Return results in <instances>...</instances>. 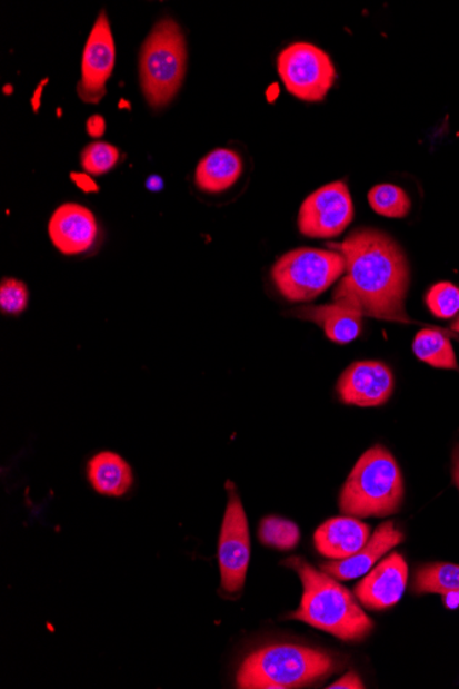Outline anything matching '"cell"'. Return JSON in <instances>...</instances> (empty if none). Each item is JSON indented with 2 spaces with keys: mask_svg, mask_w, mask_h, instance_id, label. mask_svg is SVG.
I'll return each instance as SVG.
<instances>
[{
  "mask_svg": "<svg viewBox=\"0 0 459 689\" xmlns=\"http://www.w3.org/2000/svg\"><path fill=\"white\" fill-rule=\"evenodd\" d=\"M27 285L16 278H4L0 285V308L4 314L17 315L28 306Z\"/></svg>",
  "mask_w": 459,
  "mask_h": 689,
  "instance_id": "25",
  "label": "cell"
},
{
  "mask_svg": "<svg viewBox=\"0 0 459 689\" xmlns=\"http://www.w3.org/2000/svg\"><path fill=\"white\" fill-rule=\"evenodd\" d=\"M405 483L397 460L377 445L360 455L340 493V510L357 518L393 515L402 506Z\"/></svg>",
  "mask_w": 459,
  "mask_h": 689,
  "instance_id": "3",
  "label": "cell"
},
{
  "mask_svg": "<svg viewBox=\"0 0 459 689\" xmlns=\"http://www.w3.org/2000/svg\"><path fill=\"white\" fill-rule=\"evenodd\" d=\"M242 174L241 157L231 149H214L199 163L194 180L197 188L207 193H222L231 188Z\"/></svg>",
  "mask_w": 459,
  "mask_h": 689,
  "instance_id": "17",
  "label": "cell"
},
{
  "mask_svg": "<svg viewBox=\"0 0 459 689\" xmlns=\"http://www.w3.org/2000/svg\"><path fill=\"white\" fill-rule=\"evenodd\" d=\"M353 219V203L348 186L342 180L322 186L311 193L299 213V230L310 238L340 236Z\"/></svg>",
  "mask_w": 459,
  "mask_h": 689,
  "instance_id": "9",
  "label": "cell"
},
{
  "mask_svg": "<svg viewBox=\"0 0 459 689\" xmlns=\"http://www.w3.org/2000/svg\"><path fill=\"white\" fill-rule=\"evenodd\" d=\"M369 204L375 213L387 216V218H405L411 209L408 193L391 184L375 186L369 191Z\"/></svg>",
  "mask_w": 459,
  "mask_h": 689,
  "instance_id": "21",
  "label": "cell"
},
{
  "mask_svg": "<svg viewBox=\"0 0 459 689\" xmlns=\"http://www.w3.org/2000/svg\"><path fill=\"white\" fill-rule=\"evenodd\" d=\"M346 259L337 250L299 248L281 256L272 266L277 289L289 302L316 299L346 272Z\"/></svg>",
  "mask_w": 459,
  "mask_h": 689,
  "instance_id": "6",
  "label": "cell"
},
{
  "mask_svg": "<svg viewBox=\"0 0 459 689\" xmlns=\"http://www.w3.org/2000/svg\"><path fill=\"white\" fill-rule=\"evenodd\" d=\"M427 306L435 317L449 319L459 312V288L451 283L435 284L426 296Z\"/></svg>",
  "mask_w": 459,
  "mask_h": 689,
  "instance_id": "23",
  "label": "cell"
},
{
  "mask_svg": "<svg viewBox=\"0 0 459 689\" xmlns=\"http://www.w3.org/2000/svg\"><path fill=\"white\" fill-rule=\"evenodd\" d=\"M90 483L98 493L121 498L131 489L133 476L131 466L121 455L112 452L98 453L90 460Z\"/></svg>",
  "mask_w": 459,
  "mask_h": 689,
  "instance_id": "18",
  "label": "cell"
},
{
  "mask_svg": "<svg viewBox=\"0 0 459 689\" xmlns=\"http://www.w3.org/2000/svg\"><path fill=\"white\" fill-rule=\"evenodd\" d=\"M452 479L459 490V443L452 451Z\"/></svg>",
  "mask_w": 459,
  "mask_h": 689,
  "instance_id": "30",
  "label": "cell"
},
{
  "mask_svg": "<svg viewBox=\"0 0 459 689\" xmlns=\"http://www.w3.org/2000/svg\"><path fill=\"white\" fill-rule=\"evenodd\" d=\"M412 592L417 594L459 592V565L451 563L422 565L416 572Z\"/></svg>",
  "mask_w": 459,
  "mask_h": 689,
  "instance_id": "20",
  "label": "cell"
},
{
  "mask_svg": "<svg viewBox=\"0 0 459 689\" xmlns=\"http://www.w3.org/2000/svg\"><path fill=\"white\" fill-rule=\"evenodd\" d=\"M416 357L438 370H458V362L451 342L443 333L435 329H422L412 342Z\"/></svg>",
  "mask_w": 459,
  "mask_h": 689,
  "instance_id": "19",
  "label": "cell"
},
{
  "mask_svg": "<svg viewBox=\"0 0 459 689\" xmlns=\"http://www.w3.org/2000/svg\"><path fill=\"white\" fill-rule=\"evenodd\" d=\"M285 564L298 571L303 583L299 610L290 618L311 624L342 641H362L368 638L375 628L373 621L336 578L313 569L300 558H290Z\"/></svg>",
  "mask_w": 459,
  "mask_h": 689,
  "instance_id": "2",
  "label": "cell"
},
{
  "mask_svg": "<svg viewBox=\"0 0 459 689\" xmlns=\"http://www.w3.org/2000/svg\"><path fill=\"white\" fill-rule=\"evenodd\" d=\"M370 539L368 524L353 518H335L319 525L313 542L319 553L332 560L352 557Z\"/></svg>",
  "mask_w": 459,
  "mask_h": 689,
  "instance_id": "15",
  "label": "cell"
},
{
  "mask_svg": "<svg viewBox=\"0 0 459 689\" xmlns=\"http://www.w3.org/2000/svg\"><path fill=\"white\" fill-rule=\"evenodd\" d=\"M229 501L226 508L222 530L219 539V565L222 588L228 593L240 592L246 583L249 560H251V540L246 510L235 483H226Z\"/></svg>",
  "mask_w": 459,
  "mask_h": 689,
  "instance_id": "8",
  "label": "cell"
},
{
  "mask_svg": "<svg viewBox=\"0 0 459 689\" xmlns=\"http://www.w3.org/2000/svg\"><path fill=\"white\" fill-rule=\"evenodd\" d=\"M119 150L113 145L94 142L87 146L81 154V167L90 175H103L119 161Z\"/></svg>",
  "mask_w": 459,
  "mask_h": 689,
  "instance_id": "24",
  "label": "cell"
},
{
  "mask_svg": "<svg viewBox=\"0 0 459 689\" xmlns=\"http://www.w3.org/2000/svg\"><path fill=\"white\" fill-rule=\"evenodd\" d=\"M52 245L63 255H80L94 245L98 224L94 214L80 204L58 207L49 222Z\"/></svg>",
  "mask_w": 459,
  "mask_h": 689,
  "instance_id": "13",
  "label": "cell"
},
{
  "mask_svg": "<svg viewBox=\"0 0 459 689\" xmlns=\"http://www.w3.org/2000/svg\"><path fill=\"white\" fill-rule=\"evenodd\" d=\"M259 540L265 545L289 551L298 547L300 540V531L293 522L287 521L277 516L263 519L259 528Z\"/></svg>",
  "mask_w": 459,
  "mask_h": 689,
  "instance_id": "22",
  "label": "cell"
},
{
  "mask_svg": "<svg viewBox=\"0 0 459 689\" xmlns=\"http://www.w3.org/2000/svg\"><path fill=\"white\" fill-rule=\"evenodd\" d=\"M161 179L159 178H150L148 183V188L152 190H159L161 188Z\"/></svg>",
  "mask_w": 459,
  "mask_h": 689,
  "instance_id": "31",
  "label": "cell"
},
{
  "mask_svg": "<svg viewBox=\"0 0 459 689\" xmlns=\"http://www.w3.org/2000/svg\"><path fill=\"white\" fill-rule=\"evenodd\" d=\"M391 370L382 362L362 361L348 366L337 383V394L347 405L373 407L387 404L393 393Z\"/></svg>",
  "mask_w": 459,
  "mask_h": 689,
  "instance_id": "11",
  "label": "cell"
},
{
  "mask_svg": "<svg viewBox=\"0 0 459 689\" xmlns=\"http://www.w3.org/2000/svg\"><path fill=\"white\" fill-rule=\"evenodd\" d=\"M277 67L290 95L306 102L323 101L337 78L327 52L310 43L288 46L278 56Z\"/></svg>",
  "mask_w": 459,
  "mask_h": 689,
  "instance_id": "7",
  "label": "cell"
},
{
  "mask_svg": "<svg viewBox=\"0 0 459 689\" xmlns=\"http://www.w3.org/2000/svg\"><path fill=\"white\" fill-rule=\"evenodd\" d=\"M86 128L90 137L100 138L103 136L104 130H107V121H104L102 116L94 115L87 121Z\"/></svg>",
  "mask_w": 459,
  "mask_h": 689,
  "instance_id": "28",
  "label": "cell"
},
{
  "mask_svg": "<svg viewBox=\"0 0 459 689\" xmlns=\"http://www.w3.org/2000/svg\"><path fill=\"white\" fill-rule=\"evenodd\" d=\"M295 317L321 326L325 335L336 344H348L362 332L363 314L356 307L333 302L323 306L300 307L292 312Z\"/></svg>",
  "mask_w": 459,
  "mask_h": 689,
  "instance_id": "16",
  "label": "cell"
},
{
  "mask_svg": "<svg viewBox=\"0 0 459 689\" xmlns=\"http://www.w3.org/2000/svg\"><path fill=\"white\" fill-rule=\"evenodd\" d=\"M71 178L73 180V184L77 185L79 189L86 193H94L100 189L98 188V185L94 183V180H92V178L90 177V174L72 173Z\"/></svg>",
  "mask_w": 459,
  "mask_h": 689,
  "instance_id": "27",
  "label": "cell"
},
{
  "mask_svg": "<svg viewBox=\"0 0 459 689\" xmlns=\"http://www.w3.org/2000/svg\"><path fill=\"white\" fill-rule=\"evenodd\" d=\"M116 48L112 28L107 14L101 13L91 29L81 60V79L78 95L86 104H98L107 92V83L113 73Z\"/></svg>",
  "mask_w": 459,
  "mask_h": 689,
  "instance_id": "10",
  "label": "cell"
},
{
  "mask_svg": "<svg viewBox=\"0 0 459 689\" xmlns=\"http://www.w3.org/2000/svg\"><path fill=\"white\" fill-rule=\"evenodd\" d=\"M403 540L402 531L393 522L382 523L359 552L347 559L323 563L321 569L337 581L356 580V578L368 574L383 554L398 547Z\"/></svg>",
  "mask_w": 459,
  "mask_h": 689,
  "instance_id": "14",
  "label": "cell"
},
{
  "mask_svg": "<svg viewBox=\"0 0 459 689\" xmlns=\"http://www.w3.org/2000/svg\"><path fill=\"white\" fill-rule=\"evenodd\" d=\"M443 596L445 606L449 610H456L459 607V592H449Z\"/></svg>",
  "mask_w": 459,
  "mask_h": 689,
  "instance_id": "29",
  "label": "cell"
},
{
  "mask_svg": "<svg viewBox=\"0 0 459 689\" xmlns=\"http://www.w3.org/2000/svg\"><path fill=\"white\" fill-rule=\"evenodd\" d=\"M186 73V42L171 19L157 22L142 46L139 78L150 107L170 104L182 86Z\"/></svg>",
  "mask_w": 459,
  "mask_h": 689,
  "instance_id": "5",
  "label": "cell"
},
{
  "mask_svg": "<svg viewBox=\"0 0 459 689\" xmlns=\"http://www.w3.org/2000/svg\"><path fill=\"white\" fill-rule=\"evenodd\" d=\"M335 670L336 662L329 653L310 647L276 644L255 651L242 662L237 685L242 689L301 688Z\"/></svg>",
  "mask_w": 459,
  "mask_h": 689,
  "instance_id": "4",
  "label": "cell"
},
{
  "mask_svg": "<svg viewBox=\"0 0 459 689\" xmlns=\"http://www.w3.org/2000/svg\"><path fill=\"white\" fill-rule=\"evenodd\" d=\"M329 247L345 256L347 265L333 302L356 307L363 317L409 323L405 307L409 263L397 242L387 233L363 227Z\"/></svg>",
  "mask_w": 459,
  "mask_h": 689,
  "instance_id": "1",
  "label": "cell"
},
{
  "mask_svg": "<svg viewBox=\"0 0 459 689\" xmlns=\"http://www.w3.org/2000/svg\"><path fill=\"white\" fill-rule=\"evenodd\" d=\"M408 578V563L402 554H389L358 583L357 599L369 610L391 609L402 599Z\"/></svg>",
  "mask_w": 459,
  "mask_h": 689,
  "instance_id": "12",
  "label": "cell"
},
{
  "mask_svg": "<svg viewBox=\"0 0 459 689\" xmlns=\"http://www.w3.org/2000/svg\"><path fill=\"white\" fill-rule=\"evenodd\" d=\"M452 331L458 332L459 333V318L456 321L455 324H452L451 326Z\"/></svg>",
  "mask_w": 459,
  "mask_h": 689,
  "instance_id": "32",
  "label": "cell"
},
{
  "mask_svg": "<svg viewBox=\"0 0 459 689\" xmlns=\"http://www.w3.org/2000/svg\"><path fill=\"white\" fill-rule=\"evenodd\" d=\"M329 689H362L365 688L362 680L359 679L357 673H347L345 677H341L340 680L333 682L328 687Z\"/></svg>",
  "mask_w": 459,
  "mask_h": 689,
  "instance_id": "26",
  "label": "cell"
}]
</instances>
